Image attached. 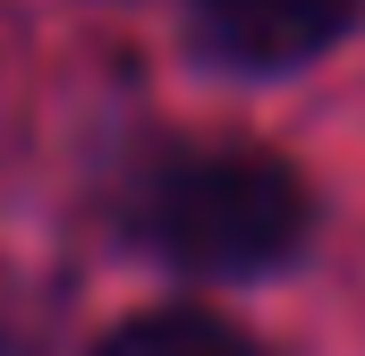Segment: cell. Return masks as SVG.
I'll return each instance as SVG.
<instances>
[{
    "instance_id": "1",
    "label": "cell",
    "mask_w": 365,
    "mask_h": 356,
    "mask_svg": "<svg viewBox=\"0 0 365 356\" xmlns=\"http://www.w3.org/2000/svg\"><path fill=\"white\" fill-rule=\"evenodd\" d=\"M119 229L170 271L195 280H264L314 238L306 178L255 145H162L128 170Z\"/></svg>"
},
{
    "instance_id": "2",
    "label": "cell",
    "mask_w": 365,
    "mask_h": 356,
    "mask_svg": "<svg viewBox=\"0 0 365 356\" xmlns=\"http://www.w3.org/2000/svg\"><path fill=\"white\" fill-rule=\"evenodd\" d=\"M365 0H187L195 60L221 77H289L357 34Z\"/></svg>"
},
{
    "instance_id": "3",
    "label": "cell",
    "mask_w": 365,
    "mask_h": 356,
    "mask_svg": "<svg viewBox=\"0 0 365 356\" xmlns=\"http://www.w3.org/2000/svg\"><path fill=\"white\" fill-rule=\"evenodd\" d=\"M93 356H264L238 323H221V314H195V305H162V314H136V323H119L110 340Z\"/></svg>"
}]
</instances>
